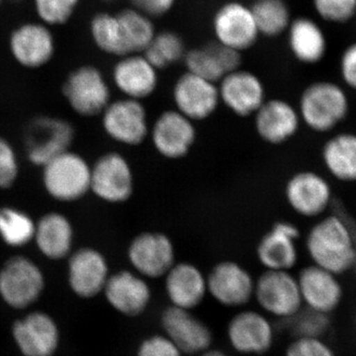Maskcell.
I'll return each instance as SVG.
<instances>
[{"label":"cell","instance_id":"ac0fdd59","mask_svg":"<svg viewBox=\"0 0 356 356\" xmlns=\"http://www.w3.org/2000/svg\"><path fill=\"white\" fill-rule=\"evenodd\" d=\"M103 294L113 310L128 318L145 314L153 299V291L146 278L128 269L111 274Z\"/></svg>","mask_w":356,"mask_h":356},{"label":"cell","instance_id":"d4e9b609","mask_svg":"<svg viewBox=\"0 0 356 356\" xmlns=\"http://www.w3.org/2000/svg\"><path fill=\"white\" fill-rule=\"evenodd\" d=\"M158 72L143 54H131L116 63L112 79L126 98L142 102L158 88Z\"/></svg>","mask_w":356,"mask_h":356},{"label":"cell","instance_id":"5b68a950","mask_svg":"<svg viewBox=\"0 0 356 356\" xmlns=\"http://www.w3.org/2000/svg\"><path fill=\"white\" fill-rule=\"evenodd\" d=\"M285 199L289 207L306 219H320L327 214L334 200L332 185L315 170H301L287 180Z\"/></svg>","mask_w":356,"mask_h":356},{"label":"cell","instance_id":"ffe728a7","mask_svg":"<svg viewBox=\"0 0 356 356\" xmlns=\"http://www.w3.org/2000/svg\"><path fill=\"white\" fill-rule=\"evenodd\" d=\"M156 151L168 159L184 158L195 144L196 129L194 122L177 110L163 112L149 130Z\"/></svg>","mask_w":356,"mask_h":356},{"label":"cell","instance_id":"277c9868","mask_svg":"<svg viewBox=\"0 0 356 356\" xmlns=\"http://www.w3.org/2000/svg\"><path fill=\"white\" fill-rule=\"evenodd\" d=\"M44 286L43 270L29 257L16 255L0 268V298L13 310H24L34 305Z\"/></svg>","mask_w":356,"mask_h":356},{"label":"cell","instance_id":"8992f818","mask_svg":"<svg viewBox=\"0 0 356 356\" xmlns=\"http://www.w3.org/2000/svg\"><path fill=\"white\" fill-rule=\"evenodd\" d=\"M254 299L262 311L287 320L302 308L297 277L289 271L266 270L255 280Z\"/></svg>","mask_w":356,"mask_h":356},{"label":"cell","instance_id":"4dcf8cb0","mask_svg":"<svg viewBox=\"0 0 356 356\" xmlns=\"http://www.w3.org/2000/svg\"><path fill=\"white\" fill-rule=\"evenodd\" d=\"M327 172L343 184L356 182V133L339 132L327 138L321 149Z\"/></svg>","mask_w":356,"mask_h":356},{"label":"cell","instance_id":"5bb4252c","mask_svg":"<svg viewBox=\"0 0 356 356\" xmlns=\"http://www.w3.org/2000/svg\"><path fill=\"white\" fill-rule=\"evenodd\" d=\"M102 115L105 133L118 144L139 146L149 135L147 111L142 102L122 98L110 102Z\"/></svg>","mask_w":356,"mask_h":356},{"label":"cell","instance_id":"52a82bcc","mask_svg":"<svg viewBox=\"0 0 356 356\" xmlns=\"http://www.w3.org/2000/svg\"><path fill=\"white\" fill-rule=\"evenodd\" d=\"M74 129L65 119L40 116L31 121L26 132V153L30 163L43 166L51 159L70 151Z\"/></svg>","mask_w":356,"mask_h":356},{"label":"cell","instance_id":"7402d4cb","mask_svg":"<svg viewBox=\"0 0 356 356\" xmlns=\"http://www.w3.org/2000/svg\"><path fill=\"white\" fill-rule=\"evenodd\" d=\"M254 116L257 135L274 146L285 144L294 138L302 124L297 107L280 98L266 99Z\"/></svg>","mask_w":356,"mask_h":356},{"label":"cell","instance_id":"7bdbcfd3","mask_svg":"<svg viewBox=\"0 0 356 356\" xmlns=\"http://www.w3.org/2000/svg\"><path fill=\"white\" fill-rule=\"evenodd\" d=\"M339 74L344 88L356 91V42L348 44L341 51Z\"/></svg>","mask_w":356,"mask_h":356},{"label":"cell","instance_id":"484cf974","mask_svg":"<svg viewBox=\"0 0 356 356\" xmlns=\"http://www.w3.org/2000/svg\"><path fill=\"white\" fill-rule=\"evenodd\" d=\"M337 276L314 264L300 271V293L309 309L327 315L336 310L343 298V288Z\"/></svg>","mask_w":356,"mask_h":356},{"label":"cell","instance_id":"7dc6e473","mask_svg":"<svg viewBox=\"0 0 356 356\" xmlns=\"http://www.w3.org/2000/svg\"><path fill=\"white\" fill-rule=\"evenodd\" d=\"M0 1H1V0H0Z\"/></svg>","mask_w":356,"mask_h":356},{"label":"cell","instance_id":"4316f807","mask_svg":"<svg viewBox=\"0 0 356 356\" xmlns=\"http://www.w3.org/2000/svg\"><path fill=\"white\" fill-rule=\"evenodd\" d=\"M184 60L186 72L218 84L229 72L241 69L242 54L213 42L186 51Z\"/></svg>","mask_w":356,"mask_h":356},{"label":"cell","instance_id":"2e32d148","mask_svg":"<svg viewBox=\"0 0 356 356\" xmlns=\"http://www.w3.org/2000/svg\"><path fill=\"white\" fill-rule=\"evenodd\" d=\"M227 337L232 348L240 355H264L273 348L274 329L261 312L242 310L229 321Z\"/></svg>","mask_w":356,"mask_h":356},{"label":"cell","instance_id":"60d3db41","mask_svg":"<svg viewBox=\"0 0 356 356\" xmlns=\"http://www.w3.org/2000/svg\"><path fill=\"white\" fill-rule=\"evenodd\" d=\"M136 356H184L165 334H152L143 339Z\"/></svg>","mask_w":356,"mask_h":356},{"label":"cell","instance_id":"74e56055","mask_svg":"<svg viewBox=\"0 0 356 356\" xmlns=\"http://www.w3.org/2000/svg\"><path fill=\"white\" fill-rule=\"evenodd\" d=\"M316 15L329 24H348L356 18V0H312Z\"/></svg>","mask_w":356,"mask_h":356},{"label":"cell","instance_id":"7c38bea8","mask_svg":"<svg viewBox=\"0 0 356 356\" xmlns=\"http://www.w3.org/2000/svg\"><path fill=\"white\" fill-rule=\"evenodd\" d=\"M90 192L107 203H124L131 198L134 173L125 156L107 153L91 165Z\"/></svg>","mask_w":356,"mask_h":356},{"label":"cell","instance_id":"ba28073f","mask_svg":"<svg viewBox=\"0 0 356 356\" xmlns=\"http://www.w3.org/2000/svg\"><path fill=\"white\" fill-rule=\"evenodd\" d=\"M133 270L146 280H158L175 264V248L170 236L159 232H145L133 238L127 250Z\"/></svg>","mask_w":356,"mask_h":356},{"label":"cell","instance_id":"d6986e66","mask_svg":"<svg viewBox=\"0 0 356 356\" xmlns=\"http://www.w3.org/2000/svg\"><path fill=\"white\" fill-rule=\"evenodd\" d=\"M175 110L191 121H203L216 112L220 103L218 84L186 72L173 86Z\"/></svg>","mask_w":356,"mask_h":356},{"label":"cell","instance_id":"7a4b0ae2","mask_svg":"<svg viewBox=\"0 0 356 356\" xmlns=\"http://www.w3.org/2000/svg\"><path fill=\"white\" fill-rule=\"evenodd\" d=\"M297 109L307 128L317 134L331 133L350 115V96L343 84L322 79L304 88Z\"/></svg>","mask_w":356,"mask_h":356},{"label":"cell","instance_id":"9a60e30c","mask_svg":"<svg viewBox=\"0 0 356 356\" xmlns=\"http://www.w3.org/2000/svg\"><path fill=\"white\" fill-rule=\"evenodd\" d=\"M11 334L22 356H54L60 346L57 322L42 311L31 312L15 321Z\"/></svg>","mask_w":356,"mask_h":356},{"label":"cell","instance_id":"3957f363","mask_svg":"<svg viewBox=\"0 0 356 356\" xmlns=\"http://www.w3.org/2000/svg\"><path fill=\"white\" fill-rule=\"evenodd\" d=\"M42 168L44 191L55 200L74 202L90 192L91 165L81 154L70 149Z\"/></svg>","mask_w":356,"mask_h":356},{"label":"cell","instance_id":"ee69618b","mask_svg":"<svg viewBox=\"0 0 356 356\" xmlns=\"http://www.w3.org/2000/svg\"><path fill=\"white\" fill-rule=\"evenodd\" d=\"M130 2L134 8L153 18L170 13L177 0H130Z\"/></svg>","mask_w":356,"mask_h":356},{"label":"cell","instance_id":"c3c4849f","mask_svg":"<svg viewBox=\"0 0 356 356\" xmlns=\"http://www.w3.org/2000/svg\"><path fill=\"white\" fill-rule=\"evenodd\" d=\"M355 20H356V18H355Z\"/></svg>","mask_w":356,"mask_h":356},{"label":"cell","instance_id":"8d00e7d4","mask_svg":"<svg viewBox=\"0 0 356 356\" xmlns=\"http://www.w3.org/2000/svg\"><path fill=\"white\" fill-rule=\"evenodd\" d=\"M285 324L295 339H320L330 327L327 314L311 310H300L296 315L287 318Z\"/></svg>","mask_w":356,"mask_h":356},{"label":"cell","instance_id":"8fae6325","mask_svg":"<svg viewBox=\"0 0 356 356\" xmlns=\"http://www.w3.org/2000/svg\"><path fill=\"white\" fill-rule=\"evenodd\" d=\"M255 280L242 264L218 262L207 275L208 295L226 308H243L254 299Z\"/></svg>","mask_w":356,"mask_h":356},{"label":"cell","instance_id":"d6a6232c","mask_svg":"<svg viewBox=\"0 0 356 356\" xmlns=\"http://www.w3.org/2000/svg\"><path fill=\"white\" fill-rule=\"evenodd\" d=\"M259 34L274 38L287 32L293 18L285 0H255L250 6Z\"/></svg>","mask_w":356,"mask_h":356},{"label":"cell","instance_id":"d590c367","mask_svg":"<svg viewBox=\"0 0 356 356\" xmlns=\"http://www.w3.org/2000/svg\"><path fill=\"white\" fill-rule=\"evenodd\" d=\"M142 54L159 70L184 60L186 51L184 40L177 33L163 31L156 33L152 43Z\"/></svg>","mask_w":356,"mask_h":356},{"label":"cell","instance_id":"e575fe53","mask_svg":"<svg viewBox=\"0 0 356 356\" xmlns=\"http://www.w3.org/2000/svg\"><path fill=\"white\" fill-rule=\"evenodd\" d=\"M117 15L123 28L129 51L130 54H142L156 35L152 17L134 7L124 9Z\"/></svg>","mask_w":356,"mask_h":356},{"label":"cell","instance_id":"6da1fadb","mask_svg":"<svg viewBox=\"0 0 356 356\" xmlns=\"http://www.w3.org/2000/svg\"><path fill=\"white\" fill-rule=\"evenodd\" d=\"M305 248L314 266L336 275L348 273L356 261L355 231L341 214H325L309 229Z\"/></svg>","mask_w":356,"mask_h":356},{"label":"cell","instance_id":"b9f144b4","mask_svg":"<svg viewBox=\"0 0 356 356\" xmlns=\"http://www.w3.org/2000/svg\"><path fill=\"white\" fill-rule=\"evenodd\" d=\"M285 356H336L320 339H295L288 346Z\"/></svg>","mask_w":356,"mask_h":356},{"label":"cell","instance_id":"83f0119b","mask_svg":"<svg viewBox=\"0 0 356 356\" xmlns=\"http://www.w3.org/2000/svg\"><path fill=\"white\" fill-rule=\"evenodd\" d=\"M10 51L21 65L37 69L50 62L55 53V41L46 26L27 23L11 35Z\"/></svg>","mask_w":356,"mask_h":356},{"label":"cell","instance_id":"836d02e7","mask_svg":"<svg viewBox=\"0 0 356 356\" xmlns=\"http://www.w3.org/2000/svg\"><path fill=\"white\" fill-rule=\"evenodd\" d=\"M36 222L18 208H0V238L11 248H23L34 241Z\"/></svg>","mask_w":356,"mask_h":356},{"label":"cell","instance_id":"4fadbf2b","mask_svg":"<svg viewBox=\"0 0 356 356\" xmlns=\"http://www.w3.org/2000/svg\"><path fill=\"white\" fill-rule=\"evenodd\" d=\"M161 329L184 355H199L212 348L213 332L192 311L168 306L161 312Z\"/></svg>","mask_w":356,"mask_h":356},{"label":"cell","instance_id":"f35d334b","mask_svg":"<svg viewBox=\"0 0 356 356\" xmlns=\"http://www.w3.org/2000/svg\"><path fill=\"white\" fill-rule=\"evenodd\" d=\"M79 0H35V8L46 24H64L72 17Z\"/></svg>","mask_w":356,"mask_h":356},{"label":"cell","instance_id":"44dd1931","mask_svg":"<svg viewBox=\"0 0 356 356\" xmlns=\"http://www.w3.org/2000/svg\"><path fill=\"white\" fill-rule=\"evenodd\" d=\"M218 89L220 102L236 116H252L266 100L261 79L250 70L229 72L218 83Z\"/></svg>","mask_w":356,"mask_h":356},{"label":"cell","instance_id":"30bf717a","mask_svg":"<svg viewBox=\"0 0 356 356\" xmlns=\"http://www.w3.org/2000/svg\"><path fill=\"white\" fill-rule=\"evenodd\" d=\"M212 27L218 43L241 54L252 48L261 36L252 8L240 1L222 4L214 14Z\"/></svg>","mask_w":356,"mask_h":356},{"label":"cell","instance_id":"f1b7e54d","mask_svg":"<svg viewBox=\"0 0 356 356\" xmlns=\"http://www.w3.org/2000/svg\"><path fill=\"white\" fill-rule=\"evenodd\" d=\"M286 33L289 50L301 64L318 65L327 57L329 41L318 21L308 16L293 18Z\"/></svg>","mask_w":356,"mask_h":356},{"label":"cell","instance_id":"bcb514c9","mask_svg":"<svg viewBox=\"0 0 356 356\" xmlns=\"http://www.w3.org/2000/svg\"><path fill=\"white\" fill-rule=\"evenodd\" d=\"M355 235H356V232H355ZM353 269H355V273H356V261H355V267H353Z\"/></svg>","mask_w":356,"mask_h":356},{"label":"cell","instance_id":"f546056e","mask_svg":"<svg viewBox=\"0 0 356 356\" xmlns=\"http://www.w3.org/2000/svg\"><path fill=\"white\" fill-rule=\"evenodd\" d=\"M74 240L72 222L62 213H47L36 222L33 242L36 243L39 252L51 261H60L70 257Z\"/></svg>","mask_w":356,"mask_h":356},{"label":"cell","instance_id":"f6af8a7d","mask_svg":"<svg viewBox=\"0 0 356 356\" xmlns=\"http://www.w3.org/2000/svg\"><path fill=\"white\" fill-rule=\"evenodd\" d=\"M199 356H229L226 353L220 350H215V348H210L206 350L205 353H201Z\"/></svg>","mask_w":356,"mask_h":356},{"label":"cell","instance_id":"e0dca14e","mask_svg":"<svg viewBox=\"0 0 356 356\" xmlns=\"http://www.w3.org/2000/svg\"><path fill=\"white\" fill-rule=\"evenodd\" d=\"M110 275L105 255L95 248H81L70 254L67 281L79 298L92 299L103 293Z\"/></svg>","mask_w":356,"mask_h":356},{"label":"cell","instance_id":"603a6c76","mask_svg":"<svg viewBox=\"0 0 356 356\" xmlns=\"http://www.w3.org/2000/svg\"><path fill=\"white\" fill-rule=\"evenodd\" d=\"M299 238L296 225L289 221L276 222L257 245L259 264L266 270L289 271L298 262Z\"/></svg>","mask_w":356,"mask_h":356},{"label":"cell","instance_id":"9c48e42d","mask_svg":"<svg viewBox=\"0 0 356 356\" xmlns=\"http://www.w3.org/2000/svg\"><path fill=\"white\" fill-rule=\"evenodd\" d=\"M63 90L72 110L84 117L102 114L111 102L106 79L92 65H83L74 70L65 81Z\"/></svg>","mask_w":356,"mask_h":356},{"label":"cell","instance_id":"cb8c5ba5","mask_svg":"<svg viewBox=\"0 0 356 356\" xmlns=\"http://www.w3.org/2000/svg\"><path fill=\"white\" fill-rule=\"evenodd\" d=\"M163 278L170 306L193 311L208 295L207 276L191 262H177Z\"/></svg>","mask_w":356,"mask_h":356},{"label":"cell","instance_id":"ab89813d","mask_svg":"<svg viewBox=\"0 0 356 356\" xmlns=\"http://www.w3.org/2000/svg\"><path fill=\"white\" fill-rule=\"evenodd\" d=\"M19 175V163L13 147L0 137V188H10Z\"/></svg>","mask_w":356,"mask_h":356},{"label":"cell","instance_id":"1f68e13d","mask_svg":"<svg viewBox=\"0 0 356 356\" xmlns=\"http://www.w3.org/2000/svg\"><path fill=\"white\" fill-rule=\"evenodd\" d=\"M90 33L97 48L104 53L119 58L131 55L117 14H96L91 20Z\"/></svg>","mask_w":356,"mask_h":356}]
</instances>
